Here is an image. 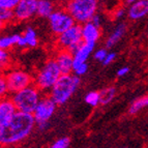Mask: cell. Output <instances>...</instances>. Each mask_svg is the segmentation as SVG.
Returning <instances> with one entry per match:
<instances>
[{
	"instance_id": "5bb4252c",
	"label": "cell",
	"mask_w": 148,
	"mask_h": 148,
	"mask_svg": "<svg viewBox=\"0 0 148 148\" xmlns=\"http://www.w3.org/2000/svg\"><path fill=\"white\" fill-rule=\"evenodd\" d=\"M148 15V0H137L131 3L127 10V16L130 20L138 21Z\"/></svg>"
},
{
	"instance_id": "6da1fadb",
	"label": "cell",
	"mask_w": 148,
	"mask_h": 148,
	"mask_svg": "<svg viewBox=\"0 0 148 148\" xmlns=\"http://www.w3.org/2000/svg\"><path fill=\"white\" fill-rule=\"evenodd\" d=\"M35 126L33 114L18 111L8 122L0 125V147L20 145L29 138Z\"/></svg>"
},
{
	"instance_id": "484cf974",
	"label": "cell",
	"mask_w": 148,
	"mask_h": 148,
	"mask_svg": "<svg viewBox=\"0 0 148 148\" xmlns=\"http://www.w3.org/2000/svg\"><path fill=\"white\" fill-rule=\"evenodd\" d=\"M8 93H10V91H8V83H6V79H5V75L3 72H0V99L6 96Z\"/></svg>"
},
{
	"instance_id": "7c38bea8",
	"label": "cell",
	"mask_w": 148,
	"mask_h": 148,
	"mask_svg": "<svg viewBox=\"0 0 148 148\" xmlns=\"http://www.w3.org/2000/svg\"><path fill=\"white\" fill-rule=\"evenodd\" d=\"M81 31H82V38L83 42L88 44H94L99 42L101 36V27L94 25L91 21L81 24Z\"/></svg>"
},
{
	"instance_id": "1f68e13d",
	"label": "cell",
	"mask_w": 148,
	"mask_h": 148,
	"mask_svg": "<svg viewBox=\"0 0 148 148\" xmlns=\"http://www.w3.org/2000/svg\"><path fill=\"white\" fill-rule=\"evenodd\" d=\"M128 72H130V67L128 66H121L120 69H118L116 74L118 77H124L128 74Z\"/></svg>"
},
{
	"instance_id": "3957f363",
	"label": "cell",
	"mask_w": 148,
	"mask_h": 148,
	"mask_svg": "<svg viewBox=\"0 0 148 148\" xmlns=\"http://www.w3.org/2000/svg\"><path fill=\"white\" fill-rule=\"evenodd\" d=\"M62 75L54 58H50L37 69L33 77V84L42 92H49Z\"/></svg>"
},
{
	"instance_id": "44dd1931",
	"label": "cell",
	"mask_w": 148,
	"mask_h": 148,
	"mask_svg": "<svg viewBox=\"0 0 148 148\" xmlns=\"http://www.w3.org/2000/svg\"><path fill=\"white\" fill-rule=\"evenodd\" d=\"M146 107H148V94L140 96V97L135 99L128 108V113L131 115H136Z\"/></svg>"
},
{
	"instance_id": "83f0119b",
	"label": "cell",
	"mask_w": 148,
	"mask_h": 148,
	"mask_svg": "<svg viewBox=\"0 0 148 148\" xmlns=\"http://www.w3.org/2000/svg\"><path fill=\"white\" fill-rule=\"evenodd\" d=\"M20 0H0V8H8V10H14L17 6L18 2Z\"/></svg>"
},
{
	"instance_id": "f1b7e54d",
	"label": "cell",
	"mask_w": 148,
	"mask_h": 148,
	"mask_svg": "<svg viewBox=\"0 0 148 148\" xmlns=\"http://www.w3.org/2000/svg\"><path fill=\"white\" fill-rule=\"evenodd\" d=\"M107 54H108V50L107 49H99L96 50L95 52H94V59L96 61H99V62H103L104 59L106 58Z\"/></svg>"
},
{
	"instance_id": "8992f818",
	"label": "cell",
	"mask_w": 148,
	"mask_h": 148,
	"mask_svg": "<svg viewBox=\"0 0 148 148\" xmlns=\"http://www.w3.org/2000/svg\"><path fill=\"white\" fill-rule=\"evenodd\" d=\"M57 104L51 99V96L42 95L40 97L37 106L35 107V110L33 111V117L35 119L37 128L40 131H44L47 128L48 122L53 117L55 111H56Z\"/></svg>"
},
{
	"instance_id": "ffe728a7",
	"label": "cell",
	"mask_w": 148,
	"mask_h": 148,
	"mask_svg": "<svg viewBox=\"0 0 148 148\" xmlns=\"http://www.w3.org/2000/svg\"><path fill=\"white\" fill-rule=\"evenodd\" d=\"M19 35L20 34H18V33L0 35V49L8 51V50H10L12 48L17 47Z\"/></svg>"
},
{
	"instance_id": "603a6c76",
	"label": "cell",
	"mask_w": 148,
	"mask_h": 148,
	"mask_svg": "<svg viewBox=\"0 0 148 148\" xmlns=\"http://www.w3.org/2000/svg\"><path fill=\"white\" fill-rule=\"evenodd\" d=\"M10 55L8 51L3 49H0V72L4 73L5 71H8L10 66Z\"/></svg>"
},
{
	"instance_id": "ac0fdd59",
	"label": "cell",
	"mask_w": 148,
	"mask_h": 148,
	"mask_svg": "<svg viewBox=\"0 0 148 148\" xmlns=\"http://www.w3.org/2000/svg\"><path fill=\"white\" fill-rule=\"evenodd\" d=\"M22 36L24 37L26 46L27 48H35L38 45V36H37V32L31 26H27L23 31Z\"/></svg>"
},
{
	"instance_id": "4316f807",
	"label": "cell",
	"mask_w": 148,
	"mask_h": 148,
	"mask_svg": "<svg viewBox=\"0 0 148 148\" xmlns=\"http://www.w3.org/2000/svg\"><path fill=\"white\" fill-rule=\"evenodd\" d=\"M71 145V140L67 137H62L55 140L52 144H51V147L52 148H67Z\"/></svg>"
},
{
	"instance_id": "7a4b0ae2",
	"label": "cell",
	"mask_w": 148,
	"mask_h": 148,
	"mask_svg": "<svg viewBox=\"0 0 148 148\" xmlns=\"http://www.w3.org/2000/svg\"><path fill=\"white\" fill-rule=\"evenodd\" d=\"M81 84L80 77L75 74H62L57 82L50 89L49 95L57 106L66 104Z\"/></svg>"
},
{
	"instance_id": "f546056e",
	"label": "cell",
	"mask_w": 148,
	"mask_h": 148,
	"mask_svg": "<svg viewBox=\"0 0 148 148\" xmlns=\"http://www.w3.org/2000/svg\"><path fill=\"white\" fill-rule=\"evenodd\" d=\"M124 15H125V10H124L123 8H119L114 10L112 17H113L114 20H119L121 18H123Z\"/></svg>"
},
{
	"instance_id": "4fadbf2b",
	"label": "cell",
	"mask_w": 148,
	"mask_h": 148,
	"mask_svg": "<svg viewBox=\"0 0 148 148\" xmlns=\"http://www.w3.org/2000/svg\"><path fill=\"white\" fill-rule=\"evenodd\" d=\"M18 112L12 97L8 95L0 99V125L6 123Z\"/></svg>"
},
{
	"instance_id": "9a60e30c",
	"label": "cell",
	"mask_w": 148,
	"mask_h": 148,
	"mask_svg": "<svg viewBox=\"0 0 148 148\" xmlns=\"http://www.w3.org/2000/svg\"><path fill=\"white\" fill-rule=\"evenodd\" d=\"M94 48H95V45L94 44H88V42H82L79 47L73 52V55H74V64L86 62L87 59L89 58V56H90V54L94 51Z\"/></svg>"
},
{
	"instance_id": "8fae6325",
	"label": "cell",
	"mask_w": 148,
	"mask_h": 148,
	"mask_svg": "<svg viewBox=\"0 0 148 148\" xmlns=\"http://www.w3.org/2000/svg\"><path fill=\"white\" fill-rule=\"evenodd\" d=\"M54 59L57 65L59 66L62 74H71L73 73V64H74V55L72 51L66 49H58L55 53Z\"/></svg>"
},
{
	"instance_id": "30bf717a",
	"label": "cell",
	"mask_w": 148,
	"mask_h": 148,
	"mask_svg": "<svg viewBox=\"0 0 148 148\" xmlns=\"http://www.w3.org/2000/svg\"><path fill=\"white\" fill-rule=\"evenodd\" d=\"M37 0H20L17 6L14 8L15 20L18 22H24L30 20L36 15Z\"/></svg>"
},
{
	"instance_id": "52a82bcc",
	"label": "cell",
	"mask_w": 148,
	"mask_h": 148,
	"mask_svg": "<svg viewBox=\"0 0 148 148\" xmlns=\"http://www.w3.org/2000/svg\"><path fill=\"white\" fill-rule=\"evenodd\" d=\"M83 42L81 31V24H74L65 31L57 35L56 44L58 49H66L74 52L77 48Z\"/></svg>"
},
{
	"instance_id": "9c48e42d",
	"label": "cell",
	"mask_w": 148,
	"mask_h": 148,
	"mask_svg": "<svg viewBox=\"0 0 148 148\" xmlns=\"http://www.w3.org/2000/svg\"><path fill=\"white\" fill-rule=\"evenodd\" d=\"M48 23L51 32L56 36L76 24L74 18L65 8H56L48 17Z\"/></svg>"
},
{
	"instance_id": "d6986e66",
	"label": "cell",
	"mask_w": 148,
	"mask_h": 148,
	"mask_svg": "<svg viewBox=\"0 0 148 148\" xmlns=\"http://www.w3.org/2000/svg\"><path fill=\"white\" fill-rule=\"evenodd\" d=\"M117 89L114 86H108L99 91V105L106 106L110 104L116 96Z\"/></svg>"
},
{
	"instance_id": "e0dca14e",
	"label": "cell",
	"mask_w": 148,
	"mask_h": 148,
	"mask_svg": "<svg viewBox=\"0 0 148 148\" xmlns=\"http://www.w3.org/2000/svg\"><path fill=\"white\" fill-rule=\"evenodd\" d=\"M55 10H56V6L52 0H37L36 15L38 17L48 19V17Z\"/></svg>"
},
{
	"instance_id": "ba28073f",
	"label": "cell",
	"mask_w": 148,
	"mask_h": 148,
	"mask_svg": "<svg viewBox=\"0 0 148 148\" xmlns=\"http://www.w3.org/2000/svg\"><path fill=\"white\" fill-rule=\"evenodd\" d=\"M10 93L17 92L25 87L33 84V77L21 69H8L4 72Z\"/></svg>"
},
{
	"instance_id": "d6a6232c",
	"label": "cell",
	"mask_w": 148,
	"mask_h": 148,
	"mask_svg": "<svg viewBox=\"0 0 148 148\" xmlns=\"http://www.w3.org/2000/svg\"><path fill=\"white\" fill-rule=\"evenodd\" d=\"M90 21H91V22L93 23L94 25L99 26V27H101V17L99 15H97V12H96L93 17H92V19Z\"/></svg>"
},
{
	"instance_id": "2e32d148",
	"label": "cell",
	"mask_w": 148,
	"mask_h": 148,
	"mask_svg": "<svg viewBox=\"0 0 148 148\" xmlns=\"http://www.w3.org/2000/svg\"><path fill=\"white\" fill-rule=\"evenodd\" d=\"M126 30H127V26L125 23H119L118 25H116V27L114 28L113 31L110 33V35L107 37L105 42L106 48L110 49V48H113L116 44H118L119 40L125 35Z\"/></svg>"
},
{
	"instance_id": "cb8c5ba5",
	"label": "cell",
	"mask_w": 148,
	"mask_h": 148,
	"mask_svg": "<svg viewBox=\"0 0 148 148\" xmlns=\"http://www.w3.org/2000/svg\"><path fill=\"white\" fill-rule=\"evenodd\" d=\"M84 101L88 106L96 107L99 105V91H90L85 95Z\"/></svg>"
},
{
	"instance_id": "836d02e7",
	"label": "cell",
	"mask_w": 148,
	"mask_h": 148,
	"mask_svg": "<svg viewBox=\"0 0 148 148\" xmlns=\"http://www.w3.org/2000/svg\"><path fill=\"white\" fill-rule=\"evenodd\" d=\"M126 1H127V3H130V4H131V3L135 2V1H137V0H126Z\"/></svg>"
},
{
	"instance_id": "5b68a950",
	"label": "cell",
	"mask_w": 148,
	"mask_h": 148,
	"mask_svg": "<svg viewBox=\"0 0 148 148\" xmlns=\"http://www.w3.org/2000/svg\"><path fill=\"white\" fill-rule=\"evenodd\" d=\"M97 0H69L65 5V10L78 24H84L91 20L97 12Z\"/></svg>"
},
{
	"instance_id": "7402d4cb",
	"label": "cell",
	"mask_w": 148,
	"mask_h": 148,
	"mask_svg": "<svg viewBox=\"0 0 148 148\" xmlns=\"http://www.w3.org/2000/svg\"><path fill=\"white\" fill-rule=\"evenodd\" d=\"M15 20L14 10L0 8V31L8 27Z\"/></svg>"
},
{
	"instance_id": "d4e9b609",
	"label": "cell",
	"mask_w": 148,
	"mask_h": 148,
	"mask_svg": "<svg viewBox=\"0 0 148 148\" xmlns=\"http://www.w3.org/2000/svg\"><path fill=\"white\" fill-rule=\"evenodd\" d=\"M88 72V64L87 62H82V63H76L73 65V73L76 76L81 77L84 76Z\"/></svg>"
},
{
	"instance_id": "277c9868",
	"label": "cell",
	"mask_w": 148,
	"mask_h": 148,
	"mask_svg": "<svg viewBox=\"0 0 148 148\" xmlns=\"http://www.w3.org/2000/svg\"><path fill=\"white\" fill-rule=\"evenodd\" d=\"M42 96V92L34 84H31L19 91L14 92L10 97L18 111L32 114Z\"/></svg>"
},
{
	"instance_id": "4dcf8cb0",
	"label": "cell",
	"mask_w": 148,
	"mask_h": 148,
	"mask_svg": "<svg viewBox=\"0 0 148 148\" xmlns=\"http://www.w3.org/2000/svg\"><path fill=\"white\" fill-rule=\"evenodd\" d=\"M115 59H116V54L113 52H108L106 58H105L104 61L101 62V63L104 64V65H109V64H111L112 62H114Z\"/></svg>"
}]
</instances>
